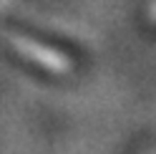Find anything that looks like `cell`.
Masks as SVG:
<instances>
[{
    "label": "cell",
    "instance_id": "obj_1",
    "mask_svg": "<svg viewBox=\"0 0 156 154\" xmlns=\"http://www.w3.org/2000/svg\"><path fill=\"white\" fill-rule=\"evenodd\" d=\"M144 154H156V152H144Z\"/></svg>",
    "mask_w": 156,
    "mask_h": 154
}]
</instances>
